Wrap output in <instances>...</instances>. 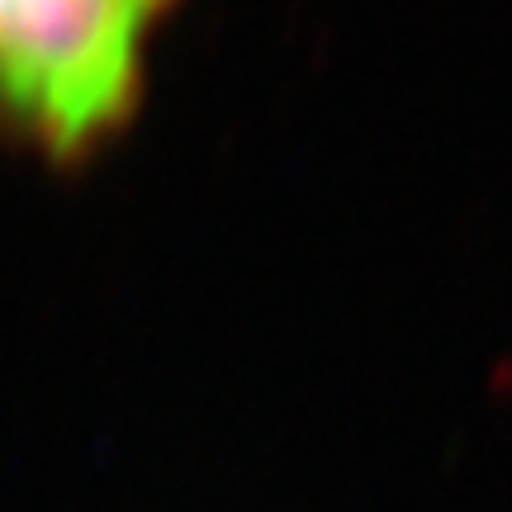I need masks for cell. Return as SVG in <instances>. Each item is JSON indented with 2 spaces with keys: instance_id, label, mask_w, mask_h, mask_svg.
Wrapping results in <instances>:
<instances>
[{
  "instance_id": "6da1fadb",
  "label": "cell",
  "mask_w": 512,
  "mask_h": 512,
  "mask_svg": "<svg viewBox=\"0 0 512 512\" xmlns=\"http://www.w3.org/2000/svg\"><path fill=\"white\" fill-rule=\"evenodd\" d=\"M176 0H0V128L81 162L133 119Z\"/></svg>"
}]
</instances>
